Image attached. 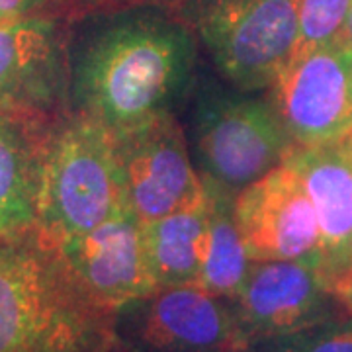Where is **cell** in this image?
Wrapping results in <instances>:
<instances>
[{
	"mask_svg": "<svg viewBox=\"0 0 352 352\" xmlns=\"http://www.w3.org/2000/svg\"><path fill=\"white\" fill-rule=\"evenodd\" d=\"M198 51L170 4L80 14L69 30V112L112 133L170 116L196 87Z\"/></svg>",
	"mask_w": 352,
	"mask_h": 352,
	"instance_id": "obj_1",
	"label": "cell"
},
{
	"mask_svg": "<svg viewBox=\"0 0 352 352\" xmlns=\"http://www.w3.org/2000/svg\"><path fill=\"white\" fill-rule=\"evenodd\" d=\"M113 311L38 226L0 237V352H104Z\"/></svg>",
	"mask_w": 352,
	"mask_h": 352,
	"instance_id": "obj_2",
	"label": "cell"
},
{
	"mask_svg": "<svg viewBox=\"0 0 352 352\" xmlns=\"http://www.w3.org/2000/svg\"><path fill=\"white\" fill-rule=\"evenodd\" d=\"M120 208L112 131L85 116L63 113L45 145L36 226L61 243L100 226Z\"/></svg>",
	"mask_w": 352,
	"mask_h": 352,
	"instance_id": "obj_3",
	"label": "cell"
},
{
	"mask_svg": "<svg viewBox=\"0 0 352 352\" xmlns=\"http://www.w3.org/2000/svg\"><path fill=\"white\" fill-rule=\"evenodd\" d=\"M176 10L233 88L263 92L300 41V0H180Z\"/></svg>",
	"mask_w": 352,
	"mask_h": 352,
	"instance_id": "obj_4",
	"label": "cell"
},
{
	"mask_svg": "<svg viewBox=\"0 0 352 352\" xmlns=\"http://www.w3.org/2000/svg\"><path fill=\"white\" fill-rule=\"evenodd\" d=\"M235 88L198 94L190 153L204 180L239 194L286 161L296 147L268 98Z\"/></svg>",
	"mask_w": 352,
	"mask_h": 352,
	"instance_id": "obj_5",
	"label": "cell"
},
{
	"mask_svg": "<svg viewBox=\"0 0 352 352\" xmlns=\"http://www.w3.org/2000/svg\"><path fill=\"white\" fill-rule=\"evenodd\" d=\"M113 340L127 352H241L237 309L200 286H161L113 311Z\"/></svg>",
	"mask_w": 352,
	"mask_h": 352,
	"instance_id": "obj_6",
	"label": "cell"
},
{
	"mask_svg": "<svg viewBox=\"0 0 352 352\" xmlns=\"http://www.w3.org/2000/svg\"><path fill=\"white\" fill-rule=\"evenodd\" d=\"M112 135L124 206L141 223L206 200V182L175 113Z\"/></svg>",
	"mask_w": 352,
	"mask_h": 352,
	"instance_id": "obj_7",
	"label": "cell"
},
{
	"mask_svg": "<svg viewBox=\"0 0 352 352\" xmlns=\"http://www.w3.org/2000/svg\"><path fill=\"white\" fill-rule=\"evenodd\" d=\"M266 92L296 147L344 138L352 129V47L337 39L294 55Z\"/></svg>",
	"mask_w": 352,
	"mask_h": 352,
	"instance_id": "obj_8",
	"label": "cell"
},
{
	"mask_svg": "<svg viewBox=\"0 0 352 352\" xmlns=\"http://www.w3.org/2000/svg\"><path fill=\"white\" fill-rule=\"evenodd\" d=\"M69 16L0 24V108L59 118L69 112Z\"/></svg>",
	"mask_w": 352,
	"mask_h": 352,
	"instance_id": "obj_9",
	"label": "cell"
},
{
	"mask_svg": "<svg viewBox=\"0 0 352 352\" xmlns=\"http://www.w3.org/2000/svg\"><path fill=\"white\" fill-rule=\"evenodd\" d=\"M233 214L252 261H300L317 268L319 227L302 176L284 163L233 198Z\"/></svg>",
	"mask_w": 352,
	"mask_h": 352,
	"instance_id": "obj_10",
	"label": "cell"
},
{
	"mask_svg": "<svg viewBox=\"0 0 352 352\" xmlns=\"http://www.w3.org/2000/svg\"><path fill=\"white\" fill-rule=\"evenodd\" d=\"M286 163L302 176L314 204L319 227L317 272L346 307L352 292V133L294 147Z\"/></svg>",
	"mask_w": 352,
	"mask_h": 352,
	"instance_id": "obj_11",
	"label": "cell"
},
{
	"mask_svg": "<svg viewBox=\"0 0 352 352\" xmlns=\"http://www.w3.org/2000/svg\"><path fill=\"white\" fill-rule=\"evenodd\" d=\"M233 303L247 342L352 317L317 268L300 261H252Z\"/></svg>",
	"mask_w": 352,
	"mask_h": 352,
	"instance_id": "obj_12",
	"label": "cell"
},
{
	"mask_svg": "<svg viewBox=\"0 0 352 352\" xmlns=\"http://www.w3.org/2000/svg\"><path fill=\"white\" fill-rule=\"evenodd\" d=\"M59 245L78 280L113 309L157 288L143 223L126 206L100 226Z\"/></svg>",
	"mask_w": 352,
	"mask_h": 352,
	"instance_id": "obj_13",
	"label": "cell"
},
{
	"mask_svg": "<svg viewBox=\"0 0 352 352\" xmlns=\"http://www.w3.org/2000/svg\"><path fill=\"white\" fill-rule=\"evenodd\" d=\"M55 120L0 108V237L38 221L43 157Z\"/></svg>",
	"mask_w": 352,
	"mask_h": 352,
	"instance_id": "obj_14",
	"label": "cell"
},
{
	"mask_svg": "<svg viewBox=\"0 0 352 352\" xmlns=\"http://www.w3.org/2000/svg\"><path fill=\"white\" fill-rule=\"evenodd\" d=\"M208 194L206 200L194 208L143 223L145 249L157 288L198 286L208 249Z\"/></svg>",
	"mask_w": 352,
	"mask_h": 352,
	"instance_id": "obj_15",
	"label": "cell"
},
{
	"mask_svg": "<svg viewBox=\"0 0 352 352\" xmlns=\"http://www.w3.org/2000/svg\"><path fill=\"white\" fill-rule=\"evenodd\" d=\"M204 182L210 208V229L198 286L214 296L233 300L249 274L252 258L233 214L235 194L208 180Z\"/></svg>",
	"mask_w": 352,
	"mask_h": 352,
	"instance_id": "obj_16",
	"label": "cell"
},
{
	"mask_svg": "<svg viewBox=\"0 0 352 352\" xmlns=\"http://www.w3.org/2000/svg\"><path fill=\"white\" fill-rule=\"evenodd\" d=\"M247 352H352V317L289 333L254 337Z\"/></svg>",
	"mask_w": 352,
	"mask_h": 352,
	"instance_id": "obj_17",
	"label": "cell"
},
{
	"mask_svg": "<svg viewBox=\"0 0 352 352\" xmlns=\"http://www.w3.org/2000/svg\"><path fill=\"white\" fill-rule=\"evenodd\" d=\"M352 0H300L298 53L327 45L342 36Z\"/></svg>",
	"mask_w": 352,
	"mask_h": 352,
	"instance_id": "obj_18",
	"label": "cell"
},
{
	"mask_svg": "<svg viewBox=\"0 0 352 352\" xmlns=\"http://www.w3.org/2000/svg\"><path fill=\"white\" fill-rule=\"evenodd\" d=\"M30 16H69L67 0H0V24Z\"/></svg>",
	"mask_w": 352,
	"mask_h": 352,
	"instance_id": "obj_19",
	"label": "cell"
},
{
	"mask_svg": "<svg viewBox=\"0 0 352 352\" xmlns=\"http://www.w3.org/2000/svg\"><path fill=\"white\" fill-rule=\"evenodd\" d=\"M178 2L180 0H67L71 18H76L80 14L126 8V6H135V4H170V6H175Z\"/></svg>",
	"mask_w": 352,
	"mask_h": 352,
	"instance_id": "obj_20",
	"label": "cell"
},
{
	"mask_svg": "<svg viewBox=\"0 0 352 352\" xmlns=\"http://www.w3.org/2000/svg\"><path fill=\"white\" fill-rule=\"evenodd\" d=\"M340 39L344 43H349L352 47V2H351V10H349V16H346V22H344V30H342V36Z\"/></svg>",
	"mask_w": 352,
	"mask_h": 352,
	"instance_id": "obj_21",
	"label": "cell"
},
{
	"mask_svg": "<svg viewBox=\"0 0 352 352\" xmlns=\"http://www.w3.org/2000/svg\"><path fill=\"white\" fill-rule=\"evenodd\" d=\"M104 352H127V351L124 349V346H122V344H118V342L113 340L112 344H110V346H108V349H106Z\"/></svg>",
	"mask_w": 352,
	"mask_h": 352,
	"instance_id": "obj_22",
	"label": "cell"
},
{
	"mask_svg": "<svg viewBox=\"0 0 352 352\" xmlns=\"http://www.w3.org/2000/svg\"><path fill=\"white\" fill-rule=\"evenodd\" d=\"M346 307H349V311L352 315V292H351V298H349V303H346Z\"/></svg>",
	"mask_w": 352,
	"mask_h": 352,
	"instance_id": "obj_23",
	"label": "cell"
},
{
	"mask_svg": "<svg viewBox=\"0 0 352 352\" xmlns=\"http://www.w3.org/2000/svg\"><path fill=\"white\" fill-rule=\"evenodd\" d=\"M241 352H247V351H241Z\"/></svg>",
	"mask_w": 352,
	"mask_h": 352,
	"instance_id": "obj_24",
	"label": "cell"
},
{
	"mask_svg": "<svg viewBox=\"0 0 352 352\" xmlns=\"http://www.w3.org/2000/svg\"><path fill=\"white\" fill-rule=\"evenodd\" d=\"M351 133H352V129H351Z\"/></svg>",
	"mask_w": 352,
	"mask_h": 352,
	"instance_id": "obj_25",
	"label": "cell"
}]
</instances>
